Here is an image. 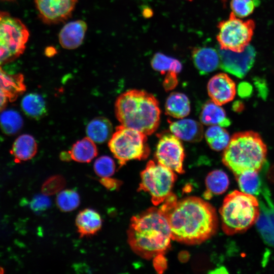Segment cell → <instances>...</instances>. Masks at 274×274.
<instances>
[{
    "mask_svg": "<svg viewBox=\"0 0 274 274\" xmlns=\"http://www.w3.org/2000/svg\"><path fill=\"white\" fill-rule=\"evenodd\" d=\"M21 105L24 113L31 118L40 119L47 114L46 102L39 94H27L23 98Z\"/></svg>",
    "mask_w": 274,
    "mask_h": 274,
    "instance_id": "484cf974",
    "label": "cell"
},
{
    "mask_svg": "<svg viewBox=\"0 0 274 274\" xmlns=\"http://www.w3.org/2000/svg\"><path fill=\"white\" fill-rule=\"evenodd\" d=\"M232 108L234 111L240 112L244 110V106L241 101H236L233 103Z\"/></svg>",
    "mask_w": 274,
    "mask_h": 274,
    "instance_id": "ab89813d",
    "label": "cell"
},
{
    "mask_svg": "<svg viewBox=\"0 0 274 274\" xmlns=\"http://www.w3.org/2000/svg\"><path fill=\"white\" fill-rule=\"evenodd\" d=\"M39 16L47 24H57L70 18L78 0H35Z\"/></svg>",
    "mask_w": 274,
    "mask_h": 274,
    "instance_id": "7c38bea8",
    "label": "cell"
},
{
    "mask_svg": "<svg viewBox=\"0 0 274 274\" xmlns=\"http://www.w3.org/2000/svg\"><path fill=\"white\" fill-rule=\"evenodd\" d=\"M87 137L96 143H102L109 140L112 135L111 122L104 117H97L89 122L86 129Z\"/></svg>",
    "mask_w": 274,
    "mask_h": 274,
    "instance_id": "7402d4cb",
    "label": "cell"
},
{
    "mask_svg": "<svg viewBox=\"0 0 274 274\" xmlns=\"http://www.w3.org/2000/svg\"><path fill=\"white\" fill-rule=\"evenodd\" d=\"M50 199L45 195H39L32 200L30 204L31 208L35 211H43L50 206Z\"/></svg>",
    "mask_w": 274,
    "mask_h": 274,
    "instance_id": "e575fe53",
    "label": "cell"
},
{
    "mask_svg": "<svg viewBox=\"0 0 274 274\" xmlns=\"http://www.w3.org/2000/svg\"><path fill=\"white\" fill-rule=\"evenodd\" d=\"M29 36L28 29L20 19L0 11V65L23 53Z\"/></svg>",
    "mask_w": 274,
    "mask_h": 274,
    "instance_id": "52a82bcc",
    "label": "cell"
},
{
    "mask_svg": "<svg viewBox=\"0 0 274 274\" xmlns=\"http://www.w3.org/2000/svg\"><path fill=\"white\" fill-rule=\"evenodd\" d=\"M0 90L12 102L22 94L26 90L22 74H8L0 66Z\"/></svg>",
    "mask_w": 274,
    "mask_h": 274,
    "instance_id": "d6986e66",
    "label": "cell"
},
{
    "mask_svg": "<svg viewBox=\"0 0 274 274\" xmlns=\"http://www.w3.org/2000/svg\"><path fill=\"white\" fill-rule=\"evenodd\" d=\"M65 184V181L63 177L59 175L52 176L44 183L42 191L45 195H53L61 191Z\"/></svg>",
    "mask_w": 274,
    "mask_h": 274,
    "instance_id": "836d02e7",
    "label": "cell"
},
{
    "mask_svg": "<svg viewBox=\"0 0 274 274\" xmlns=\"http://www.w3.org/2000/svg\"><path fill=\"white\" fill-rule=\"evenodd\" d=\"M259 172L248 170L235 176L241 191L253 195L260 193L262 183Z\"/></svg>",
    "mask_w": 274,
    "mask_h": 274,
    "instance_id": "4316f807",
    "label": "cell"
},
{
    "mask_svg": "<svg viewBox=\"0 0 274 274\" xmlns=\"http://www.w3.org/2000/svg\"><path fill=\"white\" fill-rule=\"evenodd\" d=\"M199 119L202 124L207 125H219L225 127L231 124L225 110L212 100L208 101L202 106Z\"/></svg>",
    "mask_w": 274,
    "mask_h": 274,
    "instance_id": "ffe728a7",
    "label": "cell"
},
{
    "mask_svg": "<svg viewBox=\"0 0 274 274\" xmlns=\"http://www.w3.org/2000/svg\"><path fill=\"white\" fill-rule=\"evenodd\" d=\"M68 153L71 159L78 162L88 163L97 156L98 151L95 142L86 137L76 142Z\"/></svg>",
    "mask_w": 274,
    "mask_h": 274,
    "instance_id": "cb8c5ba5",
    "label": "cell"
},
{
    "mask_svg": "<svg viewBox=\"0 0 274 274\" xmlns=\"http://www.w3.org/2000/svg\"><path fill=\"white\" fill-rule=\"evenodd\" d=\"M128 243L138 255L146 259L163 254L170 246L171 231L160 208L151 207L131 217Z\"/></svg>",
    "mask_w": 274,
    "mask_h": 274,
    "instance_id": "7a4b0ae2",
    "label": "cell"
},
{
    "mask_svg": "<svg viewBox=\"0 0 274 274\" xmlns=\"http://www.w3.org/2000/svg\"><path fill=\"white\" fill-rule=\"evenodd\" d=\"M147 135L123 125L118 126L108 143L120 166L132 160L146 159L150 154Z\"/></svg>",
    "mask_w": 274,
    "mask_h": 274,
    "instance_id": "8992f818",
    "label": "cell"
},
{
    "mask_svg": "<svg viewBox=\"0 0 274 274\" xmlns=\"http://www.w3.org/2000/svg\"><path fill=\"white\" fill-rule=\"evenodd\" d=\"M267 204L261 202L260 215L256 223L263 238L268 244L274 245V206L268 195H266Z\"/></svg>",
    "mask_w": 274,
    "mask_h": 274,
    "instance_id": "e0dca14e",
    "label": "cell"
},
{
    "mask_svg": "<svg viewBox=\"0 0 274 274\" xmlns=\"http://www.w3.org/2000/svg\"><path fill=\"white\" fill-rule=\"evenodd\" d=\"M87 29V23L82 20H77L65 24L58 35L61 46L68 50L79 47L83 43Z\"/></svg>",
    "mask_w": 274,
    "mask_h": 274,
    "instance_id": "5bb4252c",
    "label": "cell"
},
{
    "mask_svg": "<svg viewBox=\"0 0 274 274\" xmlns=\"http://www.w3.org/2000/svg\"><path fill=\"white\" fill-rule=\"evenodd\" d=\"M192 56L194 65L201 75L210 73L219 66V55L212 48H195L192 51Z\"/></svg>",
    "mask_w": 274,
    "mask_h": 274,
    "instance_id": "ac0fdd59",
    "label": "cell"
},
{
    "mask_svg": "<svg viewBox=\"0 0 274 274\" xmlns=\"http://www.w3.org/2000/svg\"><path fill=\"white\" fill-rule=\"evenodd\" d=\"M219 66L235 76L243 78L252 67L256 56L254 48L249 45L242 52L220 49Z\"/></svg>",
    "mask_w": 274,
    "mask_h": 274,
    "instance_id": "8fae6325",
    "label": "cell"
},
{
    "mask_svg": "<svg viewBox=\"0 0 274 274\" xmlns=\"http://www.w3.org/2000/svg\"><path fill=\"white\" fill-rule=\"evenodd\" d=\"M37 144L34 138L27 134L18 137L14 142L11 153L15 161L20 163L32 158L37 152Z\"/></svg>",
    "mask_w": 274,
    "mask_h": 274,
    "instance_id": "44dd1931",
    "label": "cell"
},
{
    "mask_svg": "<svg viewBox=\"0 0 274 274\" xmlns=\"http://www.w3.org/2000/svg\"><path fill=\"white\" fill-rule=\"evenodd\" d=\"M99 182L107 189L110 190L119 189L121 185V182L119 180L111 177L101 178Z\"/></svg>",
    "mask_w": 274,
    "mask_h": 274,
    "instance_id": "8d00e7d4",
    "label": "cell"
},
{
    "mask_svg": "<svg viewBox=\"0 0 274 274\" xmlns=\"http://www.w3.org/2000/svg\"><path fill=\"white\" fill-rule=\"evenodd\" d=\"M266 154V146L260 135L246 131L232 135L222 159L235 176L248 170L260 171L265 162Z\"/></svg>",
    "mask_w": 274,
    "mask_h": 274,
    "instance_id": "277c9868",
    "label": "cell"
},
{
    "mask_svg": "<svg viewBox=\"0 0 274 274\" xmlns=\"http://www.w3.org/2000/svg\"><path fill=\"white\" fill-rule=\"evenodd\" d=\"M169 129L172 133L179 139L190 142L200 141L203 135L202 124L190 119L172 122Z\"/></svg>",
    "mask_w": 274,
    "mask_h": 274,
    "instance_id": "9a60e30c",
    "label": "cell"
},
{
    "mask_svg": "<svg viewBox=\"0 0 274 274\" xmlns=\"http://www.w3.org/2000/svg\"><path fill=\"white\" fill-rule=\"evenodd\" d=\"M219 213L222 228L226 234L243 233L258 220L259 202L253 195L234 190L226 196Z\"/></svg>",
    "mask_w": 274,
    "mask_h": 274,
    "instance_id": "5b68a950",
    "label": "cell"
},
{
    "mask_svg": "<svg viewBox=\"0 0 274 274\" xmlns=\"http://www.w3.org/2000/svg\"><path fill=\"white\" fill-rule=\"evenodd\" d=\"M75 224L80 237L82 238L97 233L101 229L102 219L95 210L87 208L78 213Z\"/></svg>",
    "mask_w": 274,
    "mask_h": 274,
    "instance_id": "2e32d148",
    "label": "cell"
},
{
    "mask_svg": "<svg viewBox=\"0 0 274 274\" xmlns=\"http://www.w3.org/2000/svg\"><path fill=\"white\" fill-rule=\"evenodd\" d=\"M80 196L78 192L72 189L60 191L56 198L57 206L60 210L68 212L77 209L80 204Z\"/></svg>",
    "mask_w": 274,
    "mask_h": 274,
    "instance_id": "4dcf8cb0",
    "label": "cell"
},
{
    "mask_svg": "<svg viewBox=\"0 0 274 274\" xmlns=\"http://www.w3.org/2000/svg\"><path fill=\"white\" fill-rule=\"evenodd\" d=\"M151 63L153 68L160 72L161 74L169 72L178 74L181 72L182 68L181 63L178 60L167 56L161 53L155 54Z\"/></svg>",
    "mask_w": 274,
    "mask_h": 274,
    "instance_id": "f546056e",
    "label": "cell"
},
{
    "mask_svg": "<svg viewBox=\"0 0 274 274\" xmlns=\"http://www.w3.org/2000/svg\"><path fill=\"white\" fill-rule=\"evenodd\" d=\"M230 6L236 16L244 18L253 12L255 3L254 0H231Z\"/></svg>",
    "mask_w": 274,
    "mask_h": 274,
    "instance_id": "d6a6232c",
    "label": "cell"
},
{
    "mask_svg": "<svg viewBox=\"0 0 274 274\" xmlns=\"http://www.w3.org/2000/svg\"><path fill=\"white\" fill-rule=\"evenodd\" d=\"M212 100L221 106L231 101L236 93L234 82L226 74L219 73L212 77L207 85Z\"/></svg>",
    "mask_w": 274,
    "mask_h": 274,
    "instance_id": "4fadbf2b",
    "label": "cell"
},
{
    "mask_svg": "<svg viewBox=\"0 0 274 274\" xmlns=\"http://www.w3.org/2000/svg\"><path fill=\"white\" fill-rule=\"evenodd\" d=\"M116 116L126 127L150 135L159 126L161 111L156 98L147 92L137 89L120 94L115 105Z\"/></svg>",
    "mask_w": 274,
    "mask_h": 274,
    "instance_id": "3957f363",
    "label": "cell"
},
{
    "mask_svg": "<svg viewBox=\"0 0 274 274\" xmlns=\"http://www.w3.org/2000/svg\"><path fill=\"white\" fill-rule=\"evenodd\" d=\"M157 162L179 174L184 173L183 161L185 152L180 139L175 135L160 136L155 152Z\"/></svg>",
    "mask_w": 274,
    "mask_h": 274,
    "instance_id": "30bf717a",
    "label": "cell"
},
{
    "mask_svg": "<svg viewBox=\"0 0 274 274\" xmlns=\"http://www.w3.org/2000/svg\"><path fill=\"white\" fill-rule=\"evenodd\" d=\"M7 1H11V0H7Z\"/></svg>",
    "mask_w": 274,
    "mask_h": 274,
    "instance_id": "f6af8a7d",
    "label": "cell"
},
{
    "mask_svg": "<svg viewBox=\"0 0 274 274\" xmlns=\"http://www.w3.org/2000/svg\"><path fill=\"white\" fill-rule=\"evenodd\" d=\"M252 92V87L250 84L248 83H241L238 88V93L239 95L242 97H245L250 95Z\"/></svg>",
    "mask_w": 274,
    "mask_h": 274,
    "instance_id": "74e56055",
    "label": "cell"
},
{
    "mask_svg": "<svg viewBox=\"0 0 274 274\" xmlns=\"http://www.w3.org/2000/svg\"><path fill=\"white\" fill-rule=\"evenodd\" d=\"M177 75V73L175 72H167L163 82L164 87L166 90H172L176 86L178 83Z\"/></svg>",
    "mask_w": 274,
    "mask_h": 274,
    "instance_id": "d590c367",
    "label": "cell"
},
{
    "mask_svg": "<svg viewBox=\"0 0 274 274\" xmlns=\"http://www.w3.org/2000/svg\"><path fill=\"white\" fill-rule=\"evenodd\" d=\"M177 179L173 170L153 160L148 162L141 173V182L138 191L148 192L154 206L164 202L172 193V189Z\"/></svg>",
    "mask_w": 274,
    "mask_h": 274,
    "instance_id": "ba28073f",
    "label": "cell"
},
{
    "mask_svg": "<svg viewBox=\"0 0 274 274\" xmlns=\"http://www.w3.org/2000/svg\"><path fill=\"white\" fill-rule=\"evenodd\" d=\"M223 2H226L227 0H222Z\"/></svg>",
    "mask_w": 274,
    "mask_h": 274,
    "instance_id": "7bdbcfd3",
    "label": "cell"
},
{
    "mask_svg": "<svg viewBox=\"0 0 274 274\" xmlns=\"http://www.w3.org/2000/svg\"><path fill=\"white\" fill-rule=\"evenodd\" d=\"M52 47H49L46 48L45 50V54L48 56H52L55 54V50L54 48H53L52 50H51Z\"/></svg>",
    "mask_w": 274,
    "mask_h": 274,
    "instance_id": "60d3db41",
    "label": "cell"
},
{
    "mask_svg": "<svg viewBox=\"0 0 274 274\" xmlns=\"http://www.w3.org/2000/svg\"><path fill=\"white\" fill-rule=\"evenodd\" d=\"M166 216L172 239L189 245L200 244L217 232L218 220L215 209L195 196L177 200L172 193L159 208Z\"/></svg>",
    "mask_w": 274,
    "mask_h": 274,
    "instance_id": "6da1fadb",
    "label": "cell"
},
{
    "mask_svg": "<svg viewBox=\"0 0 274 274\" xmlns=\"http://www.w3.org/2000/svg\"><path fill=\"white\" fill-rule=\"evenodd\" d=\"M204 136L210 148L215 151L225 149L230 140L227 131L219 125H211L206 131Z\"/></svg>",
    "mask_w": 274,
    "mask_h": 274,
    "instance_id": "83f0119b",
    "label": "cell"
},
{
    "mask_svg": "<svg viewBox=\"0 0 274 274\" xmlns=\"http://www.w3.org/2000/svg\"><path fill=\"white\" fill-rule=\"evenodd\" d=\"M4 269L3 268H2L1 267H0V273H4Z\"/></svg>",
    "mask_w": 274,
    "mask_h": 274,
    "instance_id": "b9f144b4",
    "label": "cell"
},
{
    "mask_svg": "<svg viewBox=\"0 0 274 274\" xmlns=\"http://www.w3.org/2000/svg\"><path fill=\"white\" fill-rule=\"evenodd\" d=\"M93 168L98 176L101 178L110 177L114 174L116 166L112 158L101 156L95 161Z\"/></svg>",
    "mask_w": 274,
    "mask_h": 274,
    "instance_id": "1f68e13d",
    "label": "cell"
},
{
    "mask_svg": "<svg viewBox=\"0 0 274 274\" xmlns=\"http://www.w3.org/2000/svg\"><path fill=\"white\" fill-rule=\"evenodd\" d=\"M165 110L166 114L175 118H183L190 112V102L187 96L180 92L171 93L167 97Z\"/></svg>",
    "mask_w": 274,
    "mask_h": 274,
    "instance_id": "603a6c76",
    "label": "cell"
},
{
    "mask_svg": "<svg viewBox=\"0 0 274 274\" xmlns=\"http://www.w3.org/2000/svg\"><path fill=\"white\" fill-rule=\"evenodd\" d=\"M8 100H9L6 95L0 90V112L5 107Z\"/></svg>",
    "mask_w": 274,
    "mask_h": 274,
    "instance_id": "f35d334b",
    "label": "cell"
},
{
    "mask_svg": "<svg viewBox=\"0 0 274 274\" xmlns=\"http://www.w3.org/2000/svg\"><path fill=\"white\" fill-rule=\"evenodd\" d=\"M188 1H192V0H188Z\"/></svg>",
    "mask_w": 274,
    "mask_h": 274,
    "instance_id": "ee69618b",
    "label": "cell"
},
{
    "mask_svg": "<svg viewBox=\"0 0 274 274\" xmlns=\"http://www.w3.org/2000/svg\"><path fill=\"white\" fill-rule=\"evenodd\" d=\"M253 20L243 21L231 12L227 20L220 22L217 39L221 49L242 52L249 45L255 29Z\"/></svg>",
    "mask_w": 274,
    "mask_h": 274,
    "instance_id": "9c48e42d",
    "label": "cell"
},
{
    "mask_svg": "<svg viewBox=\"0 0 274 274\" xmlns=\"http://www.w3.org/2000/svg\"><path fill=\"white\" fill-rule=\"evenodd\" d=\"M22 125V118L17 111L8 110L1 113L0 126L3 132L5 134H15L21 129Z\"/></svg>",
    "mask_w": 274,
    "mask_h": 274,
    "instance_id": "f1b7e54d",
    "label": "cell"
},
{
    "mask_svg": "<svg viewBox=\"0 0 274 274\" xmlns=\"http://www.w3.org/2000/svg\"><path fill=\"white\" fill-rule=\"evenodd\" d=\"M229 185V180L226 173L222 170L216 169L209 173L206 178L207 190L205 198L210 199L213 194L224 193Z\"/></svg>",
    "mask_w": 274,
    "mask_h": 274,
    "instance_id": "d4e9b609",
    "label": "cell"
}]
</instances>
